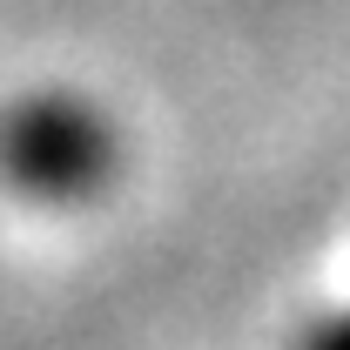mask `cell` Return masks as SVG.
Masks as SVG:
<instances>
[{
	"instance_id": "obj_1",
	"label": "cell",
	"mask_w": 350,
	"mask_h": 350,
	"mask_svg": "<svg viewBox=\"0 0 350 350\" xmlns=\"http://www.w3.org/2000/svg\"><path fill=\"white\" fill-rule=\"evenodd\" d=\"M94 162H101V142L88 129V115L61 108V101L27 108V115L7 129V169L21 175L27 189H47V196L81 189L88 175H94Z\"/></svg>"
}]
</instances>
